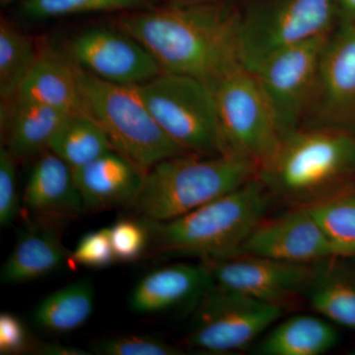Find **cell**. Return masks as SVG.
<instances>
[{
    "instance_id": "1",
    "label": "cell",
    "mask_w": 355,
    "mask_h": 355,
    "mask_svg": "<svg viewBox=\"0 0 355 355\" xmlns=\"http://www.w3.org/2000/svg\"><path fill=\"white\" fill-rule=\"evenodd\" d=\"M239 10L218 1L172 3L130 11L118 28L132 35L162 71L193 77L210 87L242 65Z\"/></svg>"
},
{
    "instance_id": "2",
    "label": "cell",
    "mask_w": 355,
    "mask_h": 355,
    "mask_svg": "<svg viewBox=\"0 0 355 355\" xmlns=\"http://www.w3.org/2000/svg\"><path fill=\"white\" fill-rule=\"evenodd\" d=\"M258 177L275 200L314 205L355 184V133L299 128L282 137Z\"/></svg>"
},
{
    "instance_id": "3",
    "label": "cell",
    "mask_w": 355,
    "mask_h": 355,
    "mask_svg": "<svg viewBox=\"0 0 355 355\" xmlns=\"http://www.w3.org/2000/svg\"><path fill=\"white\" fill-rule=\"evenodd\" d=\"M257 176L240 188L198 209L168 221L142 219L150 241L166 253L218 260L239 254L254 228L273 202Z\"/></svg>"
},
{
    "instance_id": "4",
    "label": "cell",
    "mask_w": 355,
    "mask_h": 355,
    "mask_svg": "<svg viewBox=\"0 0 355 355\" xmlns=\"http://www.w3.org/2000/svg\"><path fill=\"white\" fill-rule=\"evenodd\" d=\"M258 172L256 165L225 155L165 159L146 172L132 209L142 219L172 220L240 188Z\"/></svg>"
},
{
    "instance_id": "5",
    "label": "cell",
    "mask_w": 355,
    "mask_h": 355,
    "mask_svg": "<svg viewBox=\"0 0 355 355\" xmlns=\"http://www.w3.org/2000/svg\"><path fill=\"white\" fill-rule=\"evenodd\" d=\"M76 69L83 113L104 130L116 153L146 173L165 159L189 154L159 127L137 85L110 83L76 64Z\"/></svg>"
},
{
    "instance_id": "6",
    "label": "cell",
    "mask_w": 355,
    "mask_h": 355,
    "mask_svg": "<svg viewBox=\"0 0 355 355\" xmlns=\"http://www.w3.org/2000/svg\"><path fill=\"white\" fill-rule=\"evenodd\" d=\"M338 24L336 0H251L239 10L240 60L253 72L273 53L328 36Z\"/></svg>"
},
{
    "instance_id": "7",
    "label": "cell",
    "mask_w": 355,
    "mask_h": 355,
    "mask_svg": "<svg viewBox=\"0 0 355 355\" xmlns=\"http://www.w3.org/2000/svg\"><path fill=\"white\" fill-rule=\"evenodd\" d=\"M211 88L221 155L248 161L260 169L275 153L282 135L256 76L239 65Z\"/></svg>"
},
{
    "instance_id": "8",
    "label": "cell",
    "mask_w": 355,
    "mask_h": 355,
    "mask_svg": "<svg viewBox=\"0 0 355 355\" xmlns=\"http://www.w3.org/2000/svg\"><path fill=\"white\" fill-rule=\"evenodd\" d=\"M137 88L159 127L186 153L221 155L216 100L209 85L163 71Z\"/></svg>"
},
{
    "instance_id": "9",
    "label": "cell",
    "mask_w": 355,
    "mask_h": 355,
    "mask_svg": "<svg viewBox=\"0 0 355 355\" xmlns=\"http://www.w3.org/2000/svg\"><path fill=\"white\" fill-rule=\"evenodd\" d=\"M196 307L195 323L187 343L193 349L216 354L248 349L284 311L216 284Z\"/></svg>"
},
{
    "instance_id": "10",
    "label": "cell",
    "mask_w": 355,
    "mask_h": 355,
    "mask_svg": "<svg viewBox=\"0 0 355 355\" xmlns=\"http://www.w3.org/2000/svg\"><path fill=\"white\" fill-rule=\"evenodd\" d=\"M300 128L355 133V22L338 23L327 39Z\"/></svg>"
},
{
    "instance_id": "11",
    "label": "cell",
    "mask_w": 355,
    "mask_h": 355,
    "mask_svg": "<svg viewBox=\"0 0 355 355\" xmlns=\"http://www.w3.org/2000/svg\"><path fill=\"white\" fill-rule=\"evenodd\" d=\"M329 36L277 51L253 71L282 137L302 125Z\"/></svg>"
},
{
    "instance_id": "12",
    "label": "cell",
    "mask_w": 355,
    "mask_h": 355,
    "mask_svg": "<svg viewBox=\"0 0 355 355\" xmlns=\"http://www.w3.org/2000/svg\"><path fill=\"white\" fill-rule=\"evenodd\" d=\"M203 263L209 268L216 286L284 309L297 302L301 296L305 297L320 263L304 265L236 254Z\"/></svg>"
},
{
    "instance_id": "13",
    "label": "cell",
    "mask_w": 355,
    "mask_h": 355,
    "mask_svg": "<svg viewBox=\"0 0 355 355\" xmlns=\"http://www.w3.org/2000/svg\"><path fill=\"white\" fill-rule=\"evenodd\" d=\"M67 51L77 67L110 83L139 85L163 72L146 46L118 27L84 30Z\"/></svg>"
},
{
    "instance_id": "14",
    "label": "cell",
    "mask_w": 355,
    "mask_h": 355,
    "mask_svg": "<svg viewBox=\"0 0 355 355\" xmlns=\"http://www.w3.org/2000/svg\"><path fill=\"white\" fill-rule=\"evenodd\" d=\"M238 254L263 257L287 263H311L336 258L323 230L307 207H292L254 228Z\"/></svg>"
},
{
    "instance_id": "15",
    "label": "cell",
    "mask_w": 355,
    "mask_h": 355,
    "mask_svg": "<svg viewBox=\"0 0 355 355\" xmlns=\"http://www.w3.org/2000/svg\"><path fill=\"white\" fill-rule=\"evenodd\" d=\"M214 286L205 263L163 266L144 275L135 284L128 305L133 313L153 315L184 306H197Z\"/></svg>"
},
{
    "instance_id": "16",
    "label": "cell",
    "mask_w": 355,
    "mask_h": 355,
    "mask_svg": "<svg viewBox=\"0 0 355 355\" xmlns=\"http://www.w3.org/2000/svg\"><path fill=\"white\" fill-rule=\"evenodd\" d=\"M23 203L33 216L49 221L78 216L86 210L73 170L49 148L33 165Z\"/></svg>"
},
{
    "instance_id": "17",
    "label": "cell",
    "mask_w": 355,
    "mask_h": 355,
    "mask_svg": "<svg viewBox=\"0 0 355 355\" xmlns=\"http://www.w3.org/2000/svg\"><path fill=\"white\" fill-rule=\"evenodd\" d=\"M86 210L132 207L144 184L146 172L116 150L73 170Z\"/></svg>"
},
{
    "instance_id": "18",
    "label": "cell",
    "mask_w": 355,
    "mask_h": 355,
    "mask_svg": "<svg viewBox=\"0 0 355 355\" xmlns=\"http://www.w3.org/2000/svg\"><path fill=\"white\" fill-rule=\"evenodd\" d=\"M69 261L60 233L50 221L36 218L26 224L12 252L2 266L0 280L20 284L58 272Z\"/></svg>"
},
{
    "instance_id": "19",
    "label": "cell",
    "mask_w": 355,
    "mask_h": 355,
    "mask_svg": "<svg viewBox=\"0 0 355 355\" xmlns=\"http://www.w3.org/2000/svg\"><path fill=\"white\" fill-rule=\"evenodd\" d=\"M0 112L1 146L17 160L48 149L51 137L69 114L17 98L1 102Z\"/></svg>"
},
{
    "instance_id": "20",
    "label": "cell",
    "mask_w": 355,
    "mask_h": 355,
    "mask_svg": "<svg viewBox=\"0 0 355 355\" xmlns=\"http://www.w3.org/2000/svg\"><path fill=\"white\" fill-rule=\"evenodd\" d=\"M13 98L67 114L83 113L76 64L51 51H40L34 67Z\"/></svg>"
},
{
    "instance_id": "21",
    "label": "cell",
    "mask_w": 355,
    "mask_h": 355,
    "mask_svg": "<svg viewBox=\"0 0 355 355\" xmlns=\"http://www.w3.org/2000/svg\"><path fill=\"white\" fill-rule=\"evenodd\" d=\"M336 324L322 316L296 315L280 322L261 340L257 354L263 355H321L340 340Z\"/></svg>"
},
{
    "instance_id": "22",
    "label": "cell",
    "mask_w": 355,
    "mask_h": 355,
    "mask_svg": "<svg viewBox=\"0 0 355 355\" xmlns=\"http://www.w3.org/2000/svg\"><path fill=\"white\" fill-rule=\"evenodd\" d=\"M336 260L329 259L318 265L305 298L320 316L355 331V275Z\"/></svg>"
},
{
    "instance_id": "23",
    "label": "cell",
    "mask_w": 355,
    "mask_h": 355,
    "mask_svg": "<svg viewBox=\"0 0 355 355\" xmlns=\"http://www.w3.org/2000/svg\"><path fill=\"white\" fill-rule=\"evenodd\" d=\"M94 307V284L90 277H84L40 301L33 311L32 319L43 330L70 333L87 323Z\"/></svg>"
},
{
    "instance_id": "24",
    "label": "cell",
    "mask_w": 355,
    "mask_h": 355,
    "mask_svg": "<svg viewBox=\"0 0 355 355\" xmlns=\"http://www.w3.org/2000/svg\"><path fill=\"white\" fill-rule=\"evenodd\" d=\"M48 148L72 170L113 150L104 130L84 113L67 116L51 137Z\"/></svg>"
},
{
    "instance_id": "25",
    "label": "cell",
    "mask_w": 355,
    "mask_h": 355,
    "mask_svg": "<svg viewBox=\"0 0 355 355\" xmlns=\"http://www.w3.org/2000/svg\"><path fill=\"white\" fill-rule=\"evenodd\" d=\"M307 207L336 258L355 257V184Z\"/></svg>"
},
{
    "instance_id": "26",
    "label": "cell",
    "mask_w": 355,
    "mask_h": 355,
    "mask_svg": "<svg viewBox=\"0 0 355 355\" xmlns=\"http://www.w3.org/2000/svg\"><path fill=\"white\" fill-rule=\"evenodd\" d=\"M40 51L31 38L10 21L0 22V98L8 101L34 67Z\"/></svg>"
},
{
    "instance_id": "27",
    "label": "cell",
    "mask_w": 355,
    "mask_h": 355,
    "mask_svg": "<svg viewBox=\"0 0 355 355\" xmlns=\"http://www.w3.org/2000/svg\"><path fill=\"white\" fill-rule=\"evenodd\" d=\"M147 0H21L19 12L26 19L44 21L79 14L139 10Z\"/></svg>"
},
{
    "instance_id": "28",
    "label": "cell",
    "mask_w": 355,
    "mask_h": 355,
    "mask_svg": "<svg viewBox=\"0 0 355 355\" xmlns=\"http://www.w3.org/2000/svg\"><path fill=\"white\" fill-rule=\"evenodd\" d=\"M93 354L100 355H180L179 347L162 338L130 335L104 338L92 345Z\"/></svg>"
},
{
    "instance_id": "29",
    "label": "cell",
    "mask_w": 355,
    "mask_h": 355,
    "mask_svg": "<svg viewBox=\"0 0 355 355\" xmlns=\"http://www.w3.org/2000/svg\"><path fill=\"white\" fill-rule=\"evenodd\" d=\"M112 246L116 261H132L137 260L146 250L150 241L146 223L140 220L121 219L110 227Z\"/></svg>"
},
{
    "instance_id": "30",
    "label": "cell",
    "mask_w": 355,
    "mask_h": 355,
    "mask_svg": "<svg viewBox=\"0 0 355 355\" xmlns=\"http://www.w3.org/2000/svg\"><path fill=\"white\" fill-rule=\"evenodd\" d=\"M69 261L76 266L103 268L116 261L112 246L110 228L91 231L79 240L69 254Z\"/></svg>"
},
{
    "instance_id": "31",
    "label": "cell",
    "mask_w": 355,
    "mask_h": 355,
    "mask_svg": "<svg viewBox=\"0 0 355 355\" xmlns=\"http://www.w3.org/2000/svg\"><path fill=\"white\" fill-rule=\"evenodd\" d=\"M17 159L4 146L0 148V226L7 228L19 214L17 190Z\"/></svg>"
},
{
    "instance_id": "32",
    "label": "cell",
    "mask_w": 355,
    "mask_h": 355,
    "mask_svg": "<svg viewBox=\"0 0 355 355\" xmlns=\"http://www.w3.org/2000/svg\"><path fill=\"white\" fill-rule=\"evenodd\" d=\"M22 320L12 313L0 314V354H20L34 349Z\"/></svg>"
},
{
    "instance_id": "33",
    "label": "cell",
    "mask_w": 355,
    "mask_h": 355,
    "mask_svg": "<svg viewBox=\"0 0 355 355\" xmlns=\"http://www.w3.org/2000/svg\"><path fill=\"white\" fill-rule=\"evenodd\" d=\"M32 352L41 355H90L93 354L92 352H86V350L78 349V347L55 343H35Z\"/></svg>"
},
{
    "instance_id": "34",
    "label": "cell",
    "mask_w": 355,
    "mask_h": 355,
    "mask_svg": "<svg viewBox=\"0 0 355 355\" xmlns=\"http://www.w3.org/2000/svg\"><path fill=\"white\" fill-rule=\"evenodd\" d=\"M338 23L355 22V0H336Z\"/></svg>"
},
{
    "instance_id": "35",
    "label": "cell",
    "mask_w": 355,
    "mask_h": 355,
    "mask_svg": "<svg viewBox=\"0 0 355 355\" xmlns=\"http://www.w3.org/2000/svg\"><path fill=\"white\" fill-rule=\"evenodd\" d=\"M14 1H15V0H0V3H1L2 6H6L12 3Z\"/></svg>"
}]
</instances>
